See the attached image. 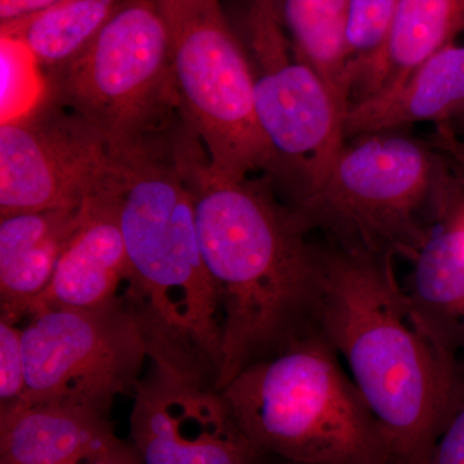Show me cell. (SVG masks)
<instances>
[{
    "label": "cell",
    "mask_w": 464,
    "mask_h": 464,
    "mask_svg": "<svg viewBox=\"0 0 464 464\" xmlns=\"http://www.w3.org/2000/svg\"><path fill=\"white\" fill-rule=\"evenodd\" d=\"M115 435L111 414L63 402L0 409V464H58L99 453Z\"/></svg>",
    "instance_id": "cell-13"
},
{
    "label": "cell",
    "mask_w": 464,
    "mask_h": 464,
    "mask_svg": "<svg viewBox=\"0 0 464 464\" xmlns=\"http://www.w3.org/2000/svg\"><path fill=\"white\" fill-rule=\"evenodd\" d=\"M125 0H60L41 12L0 25L44 72L72 63L97 38Z\"/></svg>",
    "instance_id": "cell-17"
},
{
    "label": "cell",
    "mask_w": 464,
    "mask_h": 464,
    "mask_svg": "<svg viewBox=\"0 0 464 464\" xmlns=\"http://www.w3.org/2000/svg\"><path fill=\"white\" fill-rule=\"evenodd\" d=\"M400 0H348L350 102L353 83L380 53Z\"/></svg>",
    "instance_id": "cell-19"
},
{
    "label": "cell",
    "mask_w": 464,
    "mask_h": 464,
    "mask_svg": "<svg viewBox=\"0 0 464 464\" xmlns=\"http://www.w3.org/2000/svg\"><path fill=\"white\" fill-rule=\"evenodd\" d=\"M167 20L208 2V0H154Z\"/></svg>",
    "instance_id": "cell-26"
},
{
    "label": "cell",
    "mask_w": 464,
    "mask_h": 464,
    "mask_svg": "<svg viewBox=\"0 0 464 464\" xmlns=\"http://www.w3.org/2000/svg\"><path fill=\"white\" fill-rule=\"evenodd\" d=\"M43 75L45 94L116 157L167 136L181 116L172 33L154 0H125L81 56Z\"/></svg>",
    "instance_id": "cell-5"
},
{
    "label": "cell",
    "mask_w": 464,
    "mask_h": 464,
    "mask_svg": "<svg viewBox=\"0 0 464 464\" xmlns=\"http://www.w3.org/2000/svg\"><path fill=\"white\" fill-rule=\"evenodd\" d=\"M409 262L411 275L402 284L415 311L439 347L463 369L464 217L456 204L440 213Z\"/></svg>",
    "instance_id": "cell-12"
},
{
    "label": "cell",
    "mask_w": 464,
    "mask_h": 464,
    "mask_svg": "<svg viewBox=\"0 0 464 464\" xmlns=\"http://www.w3.org/2000/svg\"><path fill=\"white\" fill-rule=\"evenodd\" d=\"M313 328L373 415L393 464H427L463 369L439 347L395 271V258L317 244Z\"/></svg>",
    "instance_id": "cell-2"
},
{
    "label": "cell",
    "mask_w": 464,
    "mask_h": 464,
    "mask_svg": "<svg viewBox=\"0 0 464 464\" xmlns=\"http://www.w3.org/2000/svg\"><path fill=\"white\" fill-rule=\"evenodd\" d=\"M90 464H140V462L134 456L130 442L116 438L108 447L103 448L92 458Z\"/></svg>",
    "instance_id": "cell-24"
},
{
    "label": "cell",
    "mask_w": 464,
    "mask_h": 464,
    "mask_svg": "<svg viewBox=\"0 0 464 464\" xmlns=\"http://www.w3.org/2000/svg\"><path fill=\"white\" fill-rule=\"evenodd\" d=\"M463 30L464 0H400L383 47L353 83L351 105L398 84Z\"/></svg>",
    "instance_id": "cell-16"
},
{
    "label": "cell",
    "mask_w": 464,
    "mask_h": 464,
    "mask_svg": "<svg viewBox=\"0 0 464 464\" xmlns=\"http://www.w3.org/2000/svg\"><path fill=\"white\" fill-rule=\"evenodd\" d=\"M23 328L26 391L21 401L63 402L111 413L136 389L148 346L125 298L99 308H44Z\"/></svg>",
    "instance_id": "cell-8"
},
{
    "label": "cell",
    "mask_w": 464,
    "mask_h": 464,
    "mask_svg": "<svg viewBox=\"0 0 464 464\" xmlns=\"http://www.w3.org/2000/svg\"><path fill=\"white\" fill-rule=\"evenodd\" d=\"M219 392L277 462L393 464L340 357L315 331L244 369Z\"/></svg>",
    "instance_id": "cell-3"
},
{
    "label": "cell",
    "mask_w": 464,
    "mask_h": 464,
    "mask_svg": "<svg viewBox=\"0 0 464 464\" xmlns=\"http://www.w3.org/2000/svg\"><path fill=\"white\" fill-rule=\"evenodd\" d=\"M0 58H2V121L20 115L44 96L34 90L36 82L35 61L26 48L16 39L0 34ZM41 70V69H39Z\"/></svg>",
    "instance_id": "cell-20"
},
{
    "label": "cell",
    "mask_w": 464,
    "mask_h": 464,
    "mask_svg": "<svg viewBox=\"0 0 464 464\" xmlns=\"http://www.w3.org/2000/svg\"><path fill=\"white\" fill-rule=\"evenodd\" d=\"M279 464H292V463H279Z\"/></svg>",
    "instance_id": "cell-28"
},
{
    "label": "cell",
    "mask_w": 464,
    "mask_h": 464,
    "mask_svg": "<svg viewBox=\"0 0 464 464\" xmlns=\"http://www.w3.org/2000/svg\"><path fill=\"white\" fill-rule=\"evenodd\" d=\"M130 445L140 464H279L249 438L219 391L154 364L133 391Z\"/></svg>",
    "instance_id": "cell-10"
},
{
    "label": "cell",
    "mask_w": 464,
    "mask_h": 464,
    "mask_svg": "<svg viewBox=\"0 0 464 464\" xmlns=\"http://www.w3.org/2000/svg\"><path fill=\"white\" fill-rule=\"evenodd\" d=\"M440 132L449 141L456 143L454 150L464 152V105L447 121L440 123Z\"/></svg>",
    "instance_id": "cell-25"
},
{
    "label": "cell",
    "mask_w": 464,
    "mask_h": 464,
    "mask_svg": "<svg viewBox=\"0 0 464 464\" xmlns=\"http://www.w3.org/2000/svg\"><path fill=\"white\" fill-rule=\"evenodd\" d=\"M96 454H94V456H96ZM94 456L75 458V459L66 460V462L58 464H90L92 458H93Z\"/></svg>",
    "instance_id": "cell-27"
},
{
    "label": "cell",
    "mask_w": 464,
    "mask_h": 464,
    "mask_svg": "<svg viewBox=\"0 0 464 464\" xmlns=\"http://www.w3.org/2000/svg\"><path fill=\"white\" fill-rule=\"evenodd\" d=\"M130 265L119 225L115 194L84 201L78 226L44 295L29 316L44 308H99L123 297L130 282ZM27 316V317H29Z\"/></svg>",
    "instance_id": "cell-11"
},
{
    "label": "cell",
    "mask_w": 464,
    "mask_h": 464,
    "mask_svg": "<svg viewBox=\"0 0 464 464\" xmlns=\"http://www.w3.org/2000/svg\"><path fill=\"white\" fill-rule=\"evenodd\" d=\"M25 391L23 328L0 319V409L20 402Z\"/></svg>",
    "instance_id": "cell-21"
},
{
    "label": "cell",
    "mask_w": 464,
    "mask_h": 464,
    "mask_svg": "<svg viewBox=\"0 0 464 464\" xmlns=\"http://www.w3.org/2000/svg\"><path fill=\"white\" fill-rule=\"evenodd\" d=\"M118 169L105 140L44 93L0 125V215L78 209L114 194Z\"/></svg>",
    "instance_id": "cell-9"
},
{
    "label": "cell",
    "mask_w": 464,
    "mask_h": 464,
    "mask_svg": "<svg viewBox=\"0 0 464 464\" xmlns=\"http://www.w3.org/2000/svg\"><path fill=\"white\" fill-rule=\"evenodd\" d=\"M78 209L39 210L0 218V319L18 323L44 295L74 234Z\"/></svg>",
    "instance_id": "cell-15"
},
{
    "label": "cell",
    "mask_w": 464,
    "mask_h": 464,
    "mask_svg": "<svg viewBox=\"0 0 464 464\" xmlns=\"http://www.w3.org/2000/svg\"><path fill=\"white\" fill-rule=\"evenodd\" d=\"M463 105L464 44L454 42L398 84L353 103L344 116V137L347 141L422 121L440 124Z\"/></svg>",
    "instance_id": "cell-14"
},
{
    "label": "cell",
    "mask_w": 464,
    "mask_h": 464,
    "mask_svg": "<svg viewBox=\"0 0 464 464\" xmlns=\"http://www.w3.org/2000/svg\"><path fill=\"white\" fill-rule=\"evenodd\" d=\"M427 464H464V371Z\"/></svg>",
    "instance_id": "cell-22"
},
{
    "label": "cell",
    "mask_w": 464,
    "mask_h": 464,
    "mask_svg": "<svg viewBox=\"0 0 464 464\" xmlns=\"http://www.w3.org/2000/svg\"><path fill=\"white\" fill-rule=\"evenodd\" d=\"M222 319L217 391L314 332L317 243L270 185L217 172L182 118L170 133Z\"/></svg>",
    "instance_id": "cell-1"
},
{
    "label": "cell",
    "mask_w": 464,
    "mask_h": 464,
    "mask_svg": "<svg viewBox=\"0 0 464 464\" xmlns=\"http://www.w3.org/2000/svg\"><path fill=\"white\" fill-rule=\"evenodd\" d=\"M295 53L350 108L348 0H275Z\"/></svg>",
    "instance_id": "cell-18"
},
{
    "label": "cell",
    "mask_w": 464,
    "mask_h": 464,
    "mask_svg": "<svg viewBox=\"0 0 464 464\" xmlns=\"http://www.w3.org/2000/svg\"><path fill=\"white\" fill-rule=\"evenodd\" d=\"M60 0H0V25L30 16Z\"/></svg>",
    "instance_id": "cell-23"
},
{
    "label": "cell",
    "mask_w": 464,
    "mask_h": 464,
    "mask_svg": "<svg viewBox=\"0 0 464 464\" xmlns=\"http://www.w3.org/2000/svg\"><path fill=\"white\" fill-rule=\"evenodd\" d=\"M244 27L259 124L279 163L283 201L292 206L315 190L340 154L347 111L295 53L275 0H246Z\"/></svg>",
    "instance_id": "cell-7"
},
{
    "label": "cell",
    "mask_w": 464,
    "mask_h": 464,
    "mask_svg": "<svg viewBox=\"0 0 464 464\" xmlns=\"http://www.w3.org/2000/svg\"><path fill=\"white\" fill-rule=\"evenodd\" d=\"M353 140L315 190L288 207L311 235L411 261L444 200V161L433 146L398 130Z\"/></svg>",
    "instance_id": "cell-4"
},
{
    "label": "cell",
    "mask_w": 464,
    "mask_h": 464,
    "mask_svg": "<svg viewBox=\"0 0 464 464\" xmlns=\"http://www.w3.org/2000/svg\"><path fill=\"white\" fill-rule=\"evenodd\" d=\"M174 87L179 114L213 168L232 179L279 163L259 124L248 53L228 26L218 0L170 20Z\"/></svg>",
    "instance_id": "cell-6"
}]
</instances>
